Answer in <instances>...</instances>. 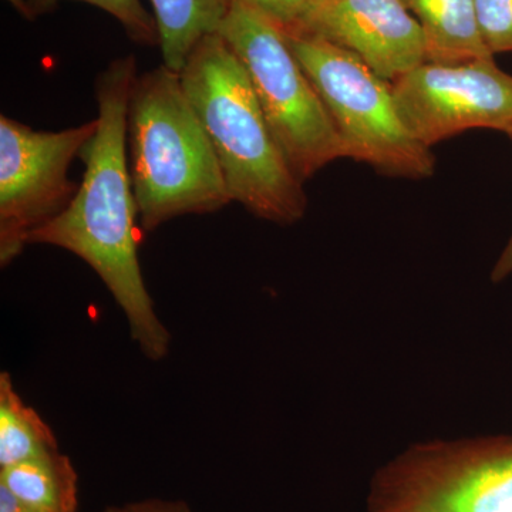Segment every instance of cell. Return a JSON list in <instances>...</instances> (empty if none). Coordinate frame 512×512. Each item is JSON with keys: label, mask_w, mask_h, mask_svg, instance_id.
<instances>
[{"label": "cell", "mask_w": 512, "mask_h": 512, "mask_svg": "<svg viewBox=\"0 0 512 512\" xmlns=\"http://www.w3.org/2000/svg\"><path fill=\"white\" fill-rule=\"evenodd\" d=\"M367 512H512V436L413 444L370 480Z\"/></svg>", "instance_id": "cell-6"}, {"label": "cell", "mask_w": 512, "mask_h": 512, "mask_svg": "<svg viewBox=\"0 0 512 512\" xmlns=\"http://www.w3.org/2000/svg\"><path fill=\"white\" fill-rule=\"evenodd\" d=\"M137 79L134 56L119 57L96 84L99 116L83 148L82 183L69 207L36 229L29 245H50L79 256L109 289L140 352L153 362L170 353L171 333L161 322L138 261V217L127 160V116Z\"/></svg>", "instance_id": "cell-1"}, {"label": "cell", "mask_w": 512, "mask_h": 512, "mask_svg": "<svg viewBox=\"0 0 512 512\" xmlns=\"http://www.w3.org/2000/svg\"><path fill=\"white\" fill-rule=\"evenodd\" d=\"M419 22L427 62L457 64L494 57L478 29L474 0H402Z\"/></svg>", "instance_id": "cell-10"}, {"label": "cell", "mask_w": 512, "mask_h": 512, "mask_svg": "<svg viewBox=\"0 0 512 512\" xmlns=\"http://www.w3.org/2000/svg\"><path fill=\"white\" fill-rule=\"evenodd\" d=\"M285 37L332 117L348 158L389 177L433 175L434 154L404 124L392 83L333 43L315 36Z\"/></svg>", "instance_id": "cell-4"}, {"label": "cell", "mask_w": 512, "mask_h": 512, "mask_svg": "<svg viewBox=\"0 0 512 512\" xmlns=\"http://www.w3.org/2000/svg\"><path fill=\"white\" fill-rule=\"evenodd\" d=\"M62 0H26L32 18L56 8ZM89 3L113 16L123 26L128 37L138 45L160 46L156 18L144 9L140 0H77Z\"/></svg>", "instance_id": "cell-14"}, {"label": "cell", "mask_w": 512, "mask_h": 512, "mask_svg": "<svg viewBox=\"0 0 512 512\" xmlns=\"http://www.w3.org/2000/svg\"><path fill=\"white\" fill-rule=\"evenodd\" d=\"M16 12L19 13L20 16H23L25 19L33 20L32 13H30V9L26 0H6Z\"/></svg>", "instance_id": "cell-20"}, {"label": "cell", "mask_w": 512, "mask_h": 512, "mask_svg": "<svg viewBox=\"0 0 512 512\" xmlns=\"http://www.w3.org/2000/svg\"><path fill=\"white\" fill-rule=\"evenodd\" d=\"M181 82L210 137L231 201L255 217L292 225L308 198L274 134L244 64L218 33L192 50Z\"/></svg>", "instance_id": "cell-2"}, {"label": "cell", "mask_w": 512, "mask_h": 512, "mask_svg": "<svg viewBox=\"0 0 512 512\" xmlns=\"http://www.w3.org/2000/svg\"><path fill=\"white\" fill-rule=\"evenodd\" d=\"M57 448L52 427L22 399L10 373H0V468Z\"/></svg>", "instance_id": "cell-13"}, {"label": "cell", "mask_w": 512, "mask_h": 512, "mask_svg": "<svg viewBox=\"0 0 512 512\" xmlns=\"http://www.w3.org/2000/svg\"><path fill=\"white\" fill-rule=\"evenodd\" d=\"M296 36L348 50L389 83L427 62L423 30L402 0H325Z\"/></svg>", "instance_id": "cell-9"}, {"label": "cell", "mask_w": 512, "mask_h": 512, "mask_svg": "<svg viewBox=\"0 0 512 512\" xmlns=\"http://www.w3.org/2000/svg\"><path fill=\"white\" fill-rule=\"evenodd\" d=\"M400 117L423 146L471 128L512 136V76L494 57L457 64L426 62L392 83Z\"/></svg>", "instance_id": "cell-8"}, {"label": "cell", "mask_w": 512, "mask_h": 512, "mask_svg": "<svg viewBox=\"0 0 512 512\" xmlns=\"http://www.w3.org/2000/svg\"><path fill=\"white\" fill-rule=\"evenodd\" d=\"M127 160L138 220L146 232L183 215L220 211L232 202L181 74L164 64L134 82Z\"/></svg>", "instance_id": "cell-3"}, {"label": "cell", "mask_w": 512, "mask_h": 512, "mask_svg": "<svg viewBox=\"0 0 512 512\" xmlns=\"http://www.w3.org/2000/svg\"><path fill=\"white\" fill-rule=\"evenodd\" d=\"M0 487L42 512H77L79 508V474L59 448L0 468Z\"/></svg>", "instance_id": "cell-11"}, {"label": "cell", "mask_w": 512, "mask_h": 512, "mask_svg": "<svg viewBox=\"0 0 512 512\" xmlns=\"http://www.w3.org/2000/svg\"><path fill=\"white\" fill-rule=\"evenodd\" d=\"M218 35L244 64L278 147L299 181L348 158L332 117L284 33L232 0Z\"/></svg>", "instance_id": "cell-5"}, {"label": "cell", "mask_w": 512, "mask_h": 512, "mask_svg": "<svg viewBox=\"0 0 512 512\" xmlns=\"http://www.w3.org/2000/svg\"><path fill=\"white\" fill-rule=\"evenodd\" d=\"M154 9L164 66L181 73L192 50L217 33L232 0H150Z\"/></svg>", "instance_id": "cell-12"}, {"label": "cell", "mask_w": 512, "mask_h": 512, "mask_svg": "<svg viewBox=\"0 0 512 512\" xmlns=\"http://www.w3.org/2000/svg\"><path fill=\"white\" fill-rule=\"evenodd\" d=\"M0 512H42L36 508L22 503L15 495L9 493L6 488L0 487Z\"/></svg>", "instance_id": "cell-19"}, {"label": "cell", "mask_w": 512, "mask_h": 512, "mask_svg": "<svg viewBox=\"0 0 512 512\" xmlns=\"http://www.w3.org/2000/svg\"><path fill=\"white\" fill-rule=\"evenodd\" d=\"M97 120L62 131H36L0 117V265L15 261L36 229L62 214L79 185L70 164L92 140Z\"/></svg>", "instance_id": "cell-7"}, {"label": "cell", "mask_w": 512, "mask_h": 512, "mask_svg": "<svg viewBox=\"0 0 512 512\" xmlns=\"http://www.w3.org/2000/svg\"><path fill=\"white\" fill-rule=\"evenodd\" d=\"M268 19L284 35H302L325 0H235Z\"/></svg>", "instance_id": "cell-15"}, {"label": "cell", "mask_w": 512, "mask_h": 512, "mask_svg": "<svg viewBox=\"0 0 512 512\" xmlns=\"http://www.w3.org/2000/svg\"><path fill=\"white\" fill-rule=\"evenodd\" d=\"M512 140V136H510ZM512 274V232L511 237L508 239L507 245H505L504 251L501 252L500 258L495 262L493 272H491V279L497 284V282L504 281Z\"/></svg>", "instance_id": "cell-18"}, {"label": "cell", "mask_w": 512, "mask_h": 512, "mask_svg": "<svg viewBox=\"0 0 512 512\" xmlns=\"http://www.w3.org/2000/svg\"><path fill=\"white\" fill-rule=\"evenodd\" d=\"M103 512H192L183 501L170 500H143L136 503L113 505Z\"/></svg>", "instance_id": "cell-17"}, {"label": "cell", "mask_w": 512, "mask_h": 512, "mask_svg": "<svg viewBox=\"0 0 512 512\" xmlns=\"http://www.w3.org/2000/svg\"><path fill=\"white\" fill-rule=\"evenodd\" d=\"M474 8L488 52H512V0H474Z\"/></svg>", "instance_id": "cell-16"}]
</instances>
